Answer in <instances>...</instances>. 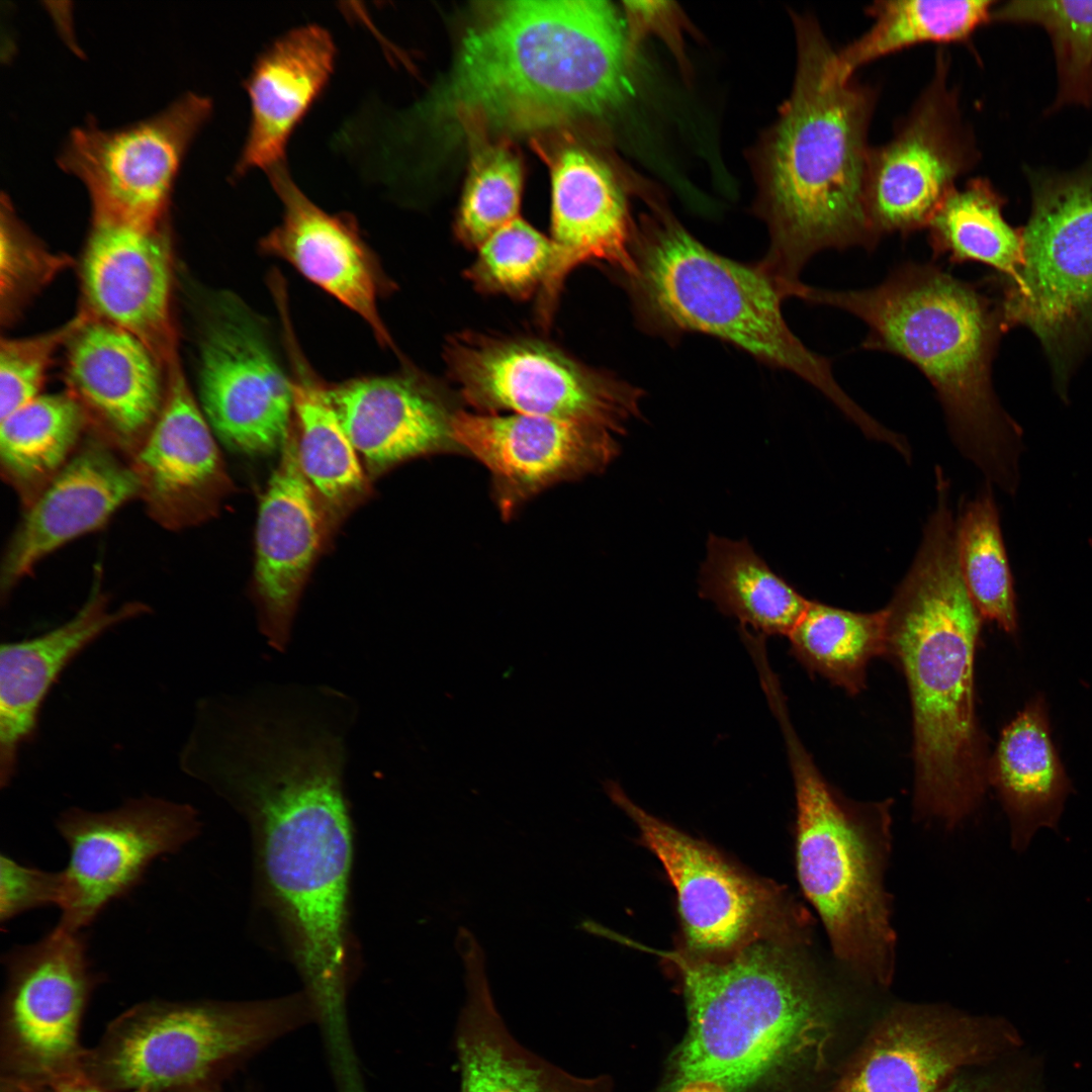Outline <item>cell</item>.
<instances>
[{"label": "cell", "mask_w": 1092, "mask_h": 1092, "mask_svg": "<svg viewBox=\"0 0 1092 1092\" xmlns=\"http://www.w3.org/2000/svg\"><path fill=\"white\" fill-rule=\"evenodd\" d=\"M350 730L311 709L256 712L221 735L200 774L255 829L265 882L290 930L305 995L325 1025L346 1021Z\"/></svg>", "instance_id": "6da1fadb"}, {"label": "cell", "mask_w": 1092, "mask_h": 1092, "mask_svg": "<svg viewBox=\"0 0 1092 1092\" xmlns=\"http://www.w3.org/2000/svg\"><path fill=\"white\" fill-rule=\"evenodd\" d=\"M630 89L626 28L612 3L492 2L417 114L470 144L601 116Z\"/></svg>", "instance_id": "7a4b0ae2"}, {"label": "cell", "mask_w": 1092, "mask_h": 1092, "mask_svg": "<svg viewBox=\"0 0 1092 1092\" xmlns=\"http://www.w3.org/2000/svg\"><path fill=\"white\" fill-rule=\"evenodd\" d=\"M885 610L887 654L911 700L915 805L953 826L981 802L989 758L975 709L983 619L961 573L947 490L936 492L912 564Z\"/></svg>", "instance_id": "3957f363"}, {"label": "cell", "mask_w": 1092, "mask_h": 1092, "mask_svg": "<svg viewBox=\"0 0 1092 1092\" xmlns=\"http://www.w3.org/2000/svg\"><path fill=\"white\" fill-rule=\"evenodd\" d=\"M797 69L790 98L762 154L760 212L770 244L758 263L796 295L817 253L880 243L869 218L868 131L876 90L836 68L817 21L795 16Z\"/></svg>", "instance_id": "277c9868"}, {"label": "cell", "mask_w": 1092, "mask_h": 1092, "mask_svg": "<svg viewBox=\"0 0 1092 1092\" xmlns=\"http://www.w3.org/2000/svg\"><path fill=\"white\" fill-rule=\"evenodd\" d=\"M804 300L845 310L868 327L864 349L898 355L933 386L954 446L1008 495L1020 484V431L989 385L993 322L981 293L934 263L904 262L878 285L808 286Z\"/></svg>", "instance_id": "5b68a950"}, {"label": "cell", "mask_w": 1092, "mask_h": 1092, "mask_svg": "<svg viewBox=\"0 0 1092 1092\" xmlns=\"http://www.w3.org/2000/svg\"><path fill=\"white\" fill-rule=\"evenodd\" d=\"M806 937L775 936L715 959L658 950L622 935L617 942L669 962L677 971L689 1030L674 1089L707 1079L740 1092L818 1060L831 1032L832 1004L804 952Z\"/></svg>", "instance_id": "8992f818"}, {"label": "cell", "mask_w": 1092, "mask_h": 1092, "mask_svg": "<svg viewBox=\"0 0 1092 1092\" xmlns=\"http://www.w3.org/2000/svg\"><path fill=\"white\" fill-rule=\"evenodd\" d=\"M631 256L632 268L621 278L646 331L667 339L703 333L729 342L810 383L860 431L873 427L874 418L836 381L831 361L791 331L782 302L794 294L759 263L717 254L664 212L635 230Z\"/></svg>", "instance_id": "52a82bcc"}, {"label": "cell", "mask_w": 1092, "mask_h": 1092, "mask_svg": "<svg viewBox=\"0 0 1092 1092\" xmlns=\"http://www.w3.org/2000/svg\"><path fill=\"white\" fill-rule=\"evenodd\" d=\"M793 774L797 822L796 869L835 956L880 984L892 977L895 937L883 886L889 802L855 803L830 786L776 708Z\"/></svg>", "instance_id": "ba28073f"}, {"label": "cell", "mask_w": 1092, "mask_h": 1092, "mask_svg": "<svg viewBox=\"0 0 1092 1092\" xmlns=\"http://www.w3.org/2000/svg\"><path fill=\"white\" fill-rule=\"evenodd\" d=\"M315 1018L305 994L260 1002L153 999L123 1011L82 1070L113 1092H189L220 1086L269 1043Z\"/></svg>", "instance_id": "9c48e42d"}, {"label": "cell", "mask_w": 1092, "mask_h": 1092, "mask_svg": "<svg viewBox=\"0 0 1092 1092\" xmlns=\"http://www.w3.org/2000/svg\"><path fill=\"white\" fill-rule=\"evenodd\" d=\"M448 375L478 413L510 411L623 434L643 391L528 338L466 332L445 346Z\"/></svg>", "instance_id": "30bf717a"}, {"label": "cell", "mask_w": 1092, "mask_h": 1092, "mask_svg": "<svg viewBox=\"0 0 1092 1092\" xmlns=\"http://www.w3.org/2000/svg\"><path fill=\"white\" fill-rule=\"evenodd\" d=\"M0 1076L51 1079L83 1072L84 1013L104 976L93 968L84 930L57 924L2 956Z\"/></svg>", "instance_id": "8fae6325"}, {"label": "cell", "mask_w": 1092, "mask_h": 1092, "mask_svg": "<svg viewBox=\"0 0 1092 1092\" xmlns=\"http://www.w3.org/2000/svg\"><path fill=\"white\" fill-rule=\"evenodd\" d=\"M604 788L636 824L674 888L686 952L722 958L758 939L805 935L803 918L779 889L646 812L617 782L607 781Z\"/></svg>", "instance_id": "7c38bea8"}, {"label": "cell", "mask_w": 1092, "mask_h": 1092, "mask_svg": "<svg viewBox=\"0 0 1092 1092\" xmlns=\"http://www.w3.org/2000/svg\"><path fill=\"white\" fill-rule=\"evenodd\" d=\"M199 345V405L213 434L248 455L281 451L294 424L290 373L267 325L243 300L217 295Z\"/></svg>", "instance_id": "4fadbf2b"}, {"label": "cell", "mask_w": 1092, "mask_h": 1092, "mask_svg": "<svg viewBox=\"0 0 1092 1092\" xmlns=\"http://www.w3.org/2000/svg\"><path fill=\"white\" fill-rule=\"evenodd\" d=\"M191 805L145 795L106 811L72 807L56 820L69 849L59 924L85 930L127 896L159 857L183 849L200 832Z\"/></svg>", "instance_id": "5bb4252c"}, {"label": "cell", "mask_w": 1092, "mask_h": 1092, "mask_svg": "<svg viewBox=\"0 0 1092 1092\" xmlns=\"http://www.w3.org/2000/svg\"><path fill=\"white\" fill-rule=\"evenodd\" d=\"M948 77L949 58L939 51L930 81L892 139L871 149L866 203L880 240L926 229L975 163L971 131Z\"/></svg>", "instance_id": "9a60e30c"}, {"label": "cell", "mask_w": 1092, "mask_h": 1092, "mask_svg": "<svg viewBox=\"0 0 1092 1092\" xmlns=\"http://www.w3.org/2000/svg\"><path fill=\"white\" fill-rule=\"evenodd\" d=\"M211 111L189 93L162 112L119 129H74L59 164L87 187L95 217L162 222L180 163Z\"/></svg>", "instance_id": "2e32d148"}, {"label": "cell", "mask_w": 1092, "mask_h": 1092, "mask_svg": "<svg viewBox=\"0 0 1092 1092\" xmlns=\"http://www.w3.org/2000/svg\"><path fill=\"white\" fill-rule=\"evenodd\" d=\"M1004 318L1052 341L1092 311V172L1036 194Z\"/></svg>", "instance_id": "e0dca14e"}, {"label": "cell", "mask_w": 1092, "mask_h": 1092, "mask_svg": "<svg viewBox=\"0 0 1092 1092\" xmlns=\"http://www.w3.org/2000/svg\"><path fill=\"white\" fill-rule=\"evenodd\" d=\"M1020 1044L1002 1019L905 1007L877 1026L830 1092H939L962 1068Z\"/></svg>", "instance_id": "ac0fdd59"}, {"label": "cell", "mask_w": 1092, "mask_h": 1092, "mask_svg": "<svg viewBox=\"0 0 1092 1092\" xmlns=\"http://www.w3.org/2000/svg\"><path fill=\"white\" fill-rule=\"evenodd\" d=\"M452 433L490 472L504 518L550 485L601 472L619 452L606 430L522 414L456 412Z\"/></svg>", "instance_id": "d6986e66"}, {"label": "cell", "mask_w": 1092, "mask_h": 1092, "mask_svg": "<svg viewBox=\"0 0 1092 1092\" xmlns=\"http://www.w3.org/2000/svg\"><path fill=\"white\" fill-rule=\"evenodd\" d=\"M541 149L551 175L553 260L540 288L538 317L551 322L568 274L587 262H601L620 276L632 268L631 224L624 195L610 168L576 141L562 139Z\"/></svg>", "instance_id": "ffe728a7"}, {"label": "cell", "mask_w": 1092, "mask_h": 1092, "mask_svg": "<svg viewBox=\"0 0 1092 1092\" xmlns=\"http://www.w3.org/2000/svg\"><path fill=\"white\" fill-rule=\"evenodd\" d=\"M282 218L259 243L262 253L289 263L309 282L359 315L382 347L393 349L378 300L393 284L363 239L357 220L329 213L296 185L284 163L267 171Z\"/></svg>", "instance_id": "44dd1931"}, {"label": "cell", "mask_w": 1092, "mask_h": 1092, "mask_svg": "<svg viewBox=\"0 0 1092 1092\" xmlns=\"http://www.w3.org/2000/svg\"><path fill=\"white\" fill-rule=\"evenodd\" d=\"M168 366L162 410L129 462L149 516L180 531L210 518L231 484L213 432L177 359Z\"/></svg>", "instance_id": "7402d4cb"}, {"label": "cell", "mask_w": 1092, "mask_h": 1092, "mask_svg": "<svg viewBox=\"0 0 1092 1092\" xmlns=\"http://www.w3.org/2000/svg\"><path fill=\"white\" fill-rule=\"evenodd\" d=\"M121 455L94 432L24 509L2 558L3 602L43 558L99 529L122 506L139 497L138 477Z\"/></svg>", "instance_id": "603a6c76"}, {"label": "cell", "mask_w": 1092, "mask_h": 1092, "mask_svg": "<svg viewBox=\"0 0 1092 1092\" xmlns=\"http://www.w3.org/2000/svg\"><path fill=\"white\" fill-rule=\"evenodd\" d=\"M280 453L259 506L254 598L261 633L282 652L324 541L328 513L301 470L294 424Z\"/></svg>", "instance_id": "cb8c5ba5"}, {"label": "cell", "mask_w": 1092, "mask_h": 1092, "mask_svg": "<svg viewBox=\"0 0 1092 1092\" xmlns=\"http://www.w3.org/2000/svg\"><path fill=\"white\" fill-rule=\"evenodd\" d=\"M81 275L99 320L138 337L160 362L176 359L171 258L162 222L138 225L94 216Z\"/></svg>", "instance_id": "d4e9b609"}, {"label": "cell", "mask_w": 1092, "mask_h": 1092, "mask_svg": "<svg viewBox=\"0 0 1092 1092\" xmlns=\"http://www.w3.org/2000/svg\"><path fill=\"white\" fill-rule=\"evenodd\" d=\"M67 377L90 427L130 458L162 410L161 362L129 332L89 318L67 342Z\"/></svg>", "instance_id": "484cf974"}, {"label": "cell", "mask_w": 1092, "mask_h": 1092, "mask_svg": "<svg viewBox=\"0 0 1092 1092\" xmlns=\"http://www.w3.org/2000/svg\"><path fill=\"white\" fill-rule=\"evenodd\" d=\"M329 393L369 476L416 457L461 452L452 433L457 411L417 372L350 379Z\"/></svg>", "instance_id": "4316f807"}, {"label": "cell", "mask_w": 1092, "mask_h": 1092, "mask_svg": "<svg viewBox=\"0 0 1092 1092\" xmlns=\"http://www.w3.org/2000/svg\"><path fill=\"white\" fill-rule=\"evenodd\" d=\"M109 603L101 572L96 569L87 600L70 620L38 636L1 645L2 788L15 777L20 747L33 736L43 701L64 669L104 633L150 612V607L139 601L114 610Z\"/></svg>", "instance_id": "83f0119b"}, {"label": "cell", "mask_w": 1092, "mask_h": 1092, "mask_svg": "<svg viewBox=\"0 0 1092 1092\" xmlns=\"http://www.w3.org/2000/svg\"><path fill=\"white\" fill-rule=\"evenodd\" d=\"M335 56L331 34L316 24L285 32L261 54L245 83L251 120L237 177L284 163L288 140L328 83Z\"/></svg>", "instance_id": "f1b7e54d"}, {"label": "cell", "mask_w": 1092, "mask_h": 1092, "mask_svg": "<svg viewBox=\"0 0 1092 1092\" xmlns=\"http://www.w3.org/2000/svg\"><path fill=\"white\" fill-rule=\"evenodd\" d=\"M483 966H466L467 997L455 1029L460 1092H610L607 1078L572 1075L523 1046L494 1005Z\"/></svg>", "instance_id": "f546056e"}, {"label": "cell", "mask_w": 1092, "mask_h": 1092, "mask_svg": "<svg viewBox=\"0 0 1092 1092\" xmlns=\"http://www.w3.org/2000/svg\"><path fill=\"white\" fill-rule=\"evenodd\" d=\"M988 784L999 795L1017 851H1024L1040 829H1057L1072 786L1042 696L1030 699L1002 730L988 761Z\"/></svg>", "instance_id": "4dcf8cb0"}, {"label": "cell", "mask_w": 1092, "mask_h": 1092, "mask_svg": "<svg viewBox=\"0 0 1092 1092\" xmlns=\"http://www.w3.org/2000/svg\"><path fill=\"white\" fill-rule=\"evenodd\" d=\"M287 307L280 305L278 310L290 367L298 461L328 515L339 516L367 493V476L331 401L329 386L298 348Z\"/></svg>", "instance_id": "1f68e13d"}, {"label": "cell", "mask_w": 1092, "mask_h": 1092, "mask_svg": "<svg viewBox=\"0 0 1092 1092\" xmlns=\"http://www.w3.org/2000/svg\"><path fill=\"white\" fill-rule=\"evenodd\" d=\"M700 596L763 635L789 636L809 600L778 575L744 539L711 534L699 573Z\"/></svg>", "instance_id": "d6a6232c"}, {"label": "cell", "mask_w": 1092, "mask_h": 1092, "mask_svg": "<svg viewBox=\"0 0 1092 1092\" xmlns=\"http://www.w3.org/2000/svg\"><path fill=\"white\" fill-rule=\"evenodd\" d=\"M89 426L72 393L40 394L1 420V474L24 509L67 464Z\"/></svg>", "instance_id": "836d02e7"}, {"label": "cell", "mask_w": 1092, "mask_h": 1092, "mask_svg": "<svg viewBox=\"0 0 1092 1092\" xmlns=\"http://www.w3.org/2000/svg\"><path fill=\"white\" fill-rule=\"evenodd\" d=\"M989 0H878L867 7L871 26L836 51V68L848 80L864 65L925 42H963L992 14Z\"/></svg>", "instance_id": "e575fe53"}, {"label": "cell", "mask_w": 1092, "mask_h": 1092, "mask_svg": "<svg viewBox=\"0 0 1092 1092\" xmlns=\"http://www.w3.org/2000/svg\"><path fill=\"white\" fill-rule=\"evenodd\" d=\"M788 637L792 654L807 670L854 696L866 688L871 661L887 654V613L810 601Z\"/></svg>", "instance_id": "d590c367"}, {"label": "cell", "mask_w": 1092, "mask_h": 1092, "mask_svg": "<svg viewBox=\"0 0 1092 1092\" xmlns=\"http://www.w3.org/2000/svg\"><path fill=\"white\" fill-rule=\"evenodd\" d=\"M933 258L950 263L981 262L1011 279L1022 263V238L1005 220L1002 200L988 181L956 187L926 226Z\"/></svg>", "instance_id": "8d00e7d4"}, {"label": "cell", "mask_w": 1092, "mask_h": 1092, "mask_svg": "<svg viewBox=\"0 0 1092 1092\" xmlns=\"http://www.w3.org/2000/svg\"><path fill=\"white\" fill-rule=\"evenodd\" d=\"M957 551L965 585L982 619L997 624L1007 634H1016L1014 580L999 511L988 482L959 513Z\"/></svg>", "instance_id": "74e56055"}, {"label": "cell", "mask_w": 1092, "mask_h": 1092, "mask_svg": "<svg viewBox=\"0 0 1092 1092\" xmlns=\"http://www.w3.org/2000/svg\"><path fill=\"white\" fill-rule=\"evenodd\" d=\"M471 158L455 221V234L467 248L478 249L490 236L519 217L523 163L507 138L470 143Z\"/></svg>", "instance_id": "f35d334b"}, {"label": "cell", "mask_w": 1092, "mask_h": 1092, "mask_svg": "<svg viewBox=\"0 0 1092 1092\" xmlns=\"http://www.w3.org/2000/svg\"><path fill=\"white\" fill-rule=\"evenodd\" d=\"M466 277L479 291L517 299L540 290L552 264L553 244L520 217L510 221L478 249Z\"/></svg>", "instance_id": "ab89813d"}, {"label": "cell", "mask_w": 1092, "mask_h": 1092, "mask_svg": "<svg viewBox=\"0 0 1092 1092\" xmlns=\"http://www.w3.org/2000/svg\"><path fill=\"white\" fill-rule=\"evenodd\" d=\"M991 17L1045 27L1070 77L1083 75L1092 64V1H1012L992 10Z\"/></svg>", "instance_id": "60d3db41"}, {"label": "cell", "mask_w": 1092, "mask_h": 1092, "mask_svg": "<svg viewBox=\"0 0 1092 1092\" xmlns=\"http://www.w3.org/2000/svg\"><path fill=\"white\" fill-rule=\"evenodd\" d=\"M87 317L83 313L57 331L37 337L1 341L0 420L41 394L55 351Z\"/></svg>", "instance_id": "b9f144b4"}, {"label": "cell", "mask_w": 1092, "mask_h": 1092, "mask_svg": "<svg viewBox=\"0 0 1092 1092\" xmlns=\"http://www.w3.org/2000/svg\"><path fill=\"white\" fill-rule=\"evenodd\" d=\"M63 872H49L22 864L11 856L0 855V923L47 906H62Z\"/></svg>", "instance_id": "7bdbcfd3"}, {"label": "cell", "mask_w": 1092, "mask_h": 1092, "mask_svg": "<svg viewBox=\"0 0 1092 1092\" xmlns=\"http://www.w3.org/2000/svg\"><path fill=\"white\" fill-rule=\"evenodd\" d=\"M60 259L41 252L25 236L7 201L1 209V293L12 295L24 286L38 284L56 270Z\"/></svg>", "instance_id": "ee69618b"}, {"label": "cell", "mask_w": 1092, "mask_h": 1092, "mask_svg": "<svg viewBox=\"0 0 1092 1092\" xmlns=\"http://www.w3.org/2000/svg\"><path fill=\"white\" fill-rule=\"evenodd\" d=\"M0 1092H113L89 1080L81 1072L51 1079H20L0 1076ZM141 1092V1091H134Z\"/></svg>", "instance_id": "f6af8a7d"}, {"label": "cell", "mask_w": 1092, "mask_h": 1092, "mask_svg": "<svg viewBox=\"0 0 1092 1092\" xmlns=\"http://www.w3.org/2000/svg\"><path fill=\"white\" fill-rule=\"evenodd\" d=\"M1039 1068L1034 1060H1028L1008 1081L971 1083L956 1081L939 1092H1043Z\"/></svg>", "instance_id": "bcb514c9"}, {"label": "cell", "mask_w": 1092, "mask_h": 1092, "mask_svg": "<svg viewBox=\"0 0 1092 1092\" xmlns=\"http://www.w3.org/2000/svg\"><path fill=\"white\" fill-rule=\"evenodd\" d=\"M674 1092H729L721 1084L707 1079H699L684 1083L674 1089Z\"/></svg>", "instance_id": "7dc6e473"}, {"label": "cell", "mask_w": 1092, "mask_h": 1092, "mask_svg": "<svg viewBox=\"0 0 1092 1092\" xmlns=\"http://www.w3.org/2000/svg\"><path fill=\"white\" fill-rule=\"evenodd\" d=\"M189 1092H221V1091H220V1088L218 1086V1087H212V1088L193 1090V1091H189Z\"/></svg>", "instance_id": "c3c4849f"}]
</instances>
